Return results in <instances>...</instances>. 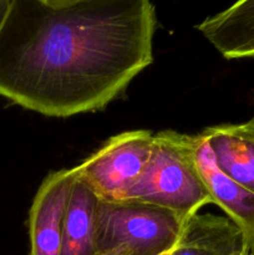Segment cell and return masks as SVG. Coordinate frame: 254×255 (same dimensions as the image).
<instances>
[{
    "label": "cell",
    "instance_id": "1",
    "mask_svg": "<svg viewBox=\"0 0 254 255\" xmlns=\"http://www.w3.org/2000/svg\"><path fill=\"white\" fill-rule=\"evenodd\" d=\"M151 0H15L0 31V95L50 117L102 110L153 60Z\"/></svg>",
    "mask_w": 254,
    "mask_h": 255
},
{
    "label": "cell",
    "instance_id": "2",
    "mask_svg": "<svg viewBox=\"0 0 254 255\" xmlns=\"http://www.w3.org/2000/svg\"><path fill=\"white\" fill-rule=\"evenodd\" d=\"M122 199L171 209L186 218L212 203L194 159V136L174 131L154 134L148 162Z\"/></svg>",
    "mask_w": 254,
    "mask_h": 255
},
{
    "label": "cell",
    "instance_id": "3",
    "mask_svg": "<svg viewBox=\"0 0 254 255\" xmlns=\"http://www.w3.org/2000/svg\"><path fill=\"white\" fill-rule=\"evenodd\" d=\"M187 221L171 209L143 202L99 199L95 251L106 255H163L176 248Z\"/></svg>",
    "mask_w": 254,
    "mask_h": 255
},
{
    "label": "cell",
    "instance_id": "4",
    "mask_svg": "<svg viewBox=\"0 0 254 255\" xmlns=\"http://www.w3.org/2000/svg\"><path fill=\"white\" fill-rule=\"evenodd\" d=\"M153 141L147 129L116 134L76 166L77 177L99 199H122L146 167Z\"/></svg>",
    "mask_w": 254,
    "mask_h": 255
},
{
    "label": "cell",
    "instance_id": "5",
    "mask_svg": "<svg viewBox=\"0 0 254 255\" xmlns=\"http://www.w3.org/2000/svg\"><path fill=\"white\" fill-rule=\"evenodd\" d=\"M76 167L52 172L42 181L29 213L30 255H62V224Z\"/></svg>",
    "mask_w": 254,
    "mask_h": 255
},
{
    "label": "cell",
    "instance_id": "6",
    "mask_svg": "<svg viewBox=\"0 0 254 255\" xmlns=\"http://www.w3.org/2000/svg\"><path fill=\"white\" fill-rule=\"evenodd\" d=\"M194 159L212 203L217 204L236 224L242 233L243 248L254 255V193L218 168L202 133L194 136Z\"/></svg>",
    "mask_w": 254,
    "mask_h": 255
},
{
    "label": "cell",
    "instance_id": "7",
    "mask_svg": "<svg viewBox=\"0 0 254 255\" xmlns=\"http://www.w3.org/2000/svg\"><path fill=\"white\" fill-rule=\"evenodd\" d=\"M197 29L226 59L254 57V0H237Z\"/></svg>",
    "mask_w": 254,
    "mask_h": 255
},
{
    "label": "cell",
    "instance_id": "8",
    "mask_svg": "<svg viewBox=\"0 0 254 255\" xmlns=\"http://www.w3.org/2000/svg\"><path fill=\"white\" fill-rule=\"evenodd\" d=\"M224 174L254 193V133L243 125H218L201 132Z\"/></svg>",
    "mask_w": 254,
    "mask_h": 255
},
{
    "label": "cell",
    "instance_id": "9",
    "mask_svg": "<svg viewBox=\"0 0 254 255\" xmlns=\"http://www.w3.org/2000/svg\"><path fill=\"white\" fill-rule=\"evenodd\" d=\"M243 248L242 233L228 218L214 214L189 217L171 255H233Z\"/></svg>",
    "mask_w": 254,
    "mask_h": 255
},
{
    "label": "cell",
    "instance_id": "10",
    "mask_svg": "<svg viewBox=\"0 0 254 255\" xmlns=\"http://www.w3.org/2000/svg\"><path fill=\"white\" fill-rule=\"evenodd\" d=\"M99 197L77 177L62 224V255H94L95 213Z\"/></svg>",
    "mask_w": 254,
    "mask_h": 255
},
{
    "label": "cell",
    "instance_id": "11",
    "mask_svg": "<svg viewBox=\"0 0 254 255\" xmlns=\"http://www.w3.org/2000/svg\"><path fill=\"white\" fill-rule=\"evenodd\" d=\"M14 1L15 0H0V31H1L5 21H6L7 15L11 10Z\"/></svg>",
    "mask_w": 254,
    "mask_h": 255
},
{
    "label": "cell",
    "instance_id": "12",
    "mask_svg": "<svg viewBox=\"0 0 254 255\" xmlns=\"http://www.w3.org/2000/svg\"><path fill=\"white\" fill-rule=\"evenodd\" d=\"M42 1L49 5H52V6H60V5L71 4V2L79 1V0H42Z\"/></svg>",
    "mask_w": 254,
    "mask_h": 255
},
{
    "label": "cell",
    "instance_id": "13",
    "mask_svg": "<svg viewBox=\"0 0 254 255\" xmlns=\"http://www.w3.org/2000/svg\"><path fill=\"white\" fill-rule=\"evenodd\" d=\"M246 126L254 133V115L251 117V120H249L248 122H246Z\"/></svg>",
    "mask_w": 254,
    "mask_h": 255
},
{
    "label": "cell",
    "instance_id": "14",
    "mask_svg": "<svg viewBox=\"0 0 254 255\" xmlns=\"http://www.w3.org/2000/svg\"><path fill=\"white\" fill-rule=\"evenodd\" d=\"M233 255H252V254L248 253V252H247L244 248H241V249H238V251H237Z\"/></svg>",
    "mask_w": 254,
    "mask_h": 255
},
{
    "label": "cell",
    "instance_id": "15",
    "mask_svg": "<svg viewBox=\"0 0 254 255\" xmlns=\"http://www.w3.org/2000/svg\"><path fill=\"white\" fill-rule=\"evenodd\" d=\"M171 253H172V251H171V252H168V253H166V254H163V255H171Z\"/></svg>",
    "mask_w": 254,
    "mask_h": 255
},
{
    "label": "cell",
    "instance_id": "16",
    "mask_svg": "<svg viewBox=\"0 0 254 255\" xmlns=\"http://www.w3.org/2000/svg\"><path fill=\"white\" fill-rule=\"evenodd\" d=\"M94 255H106V254H100V253H95Z\"/></svg>",
    "mask_w": 254,
    "mask_h": 255
}]
</instances>
